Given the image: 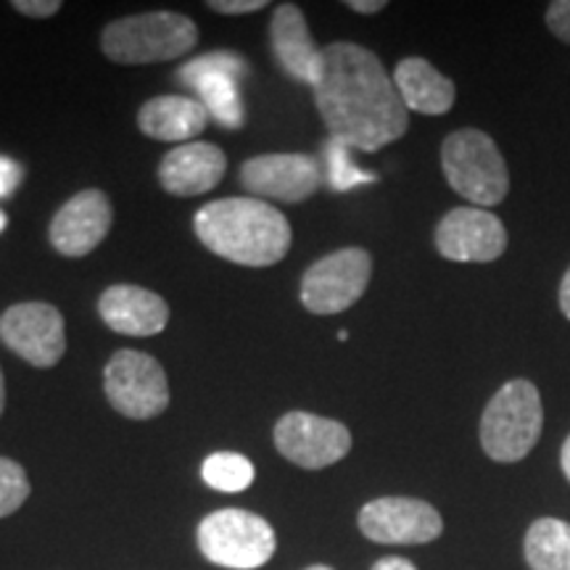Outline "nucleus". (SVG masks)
Wrapping results in <instances>:
<instances>
[{
    "label": "nucleus",
    "mask_w": 570,
    "mask_h": 570,
    "mask_svg": "<svg viewBox=\"0 0 570 570\" xmlns=\"http://www.w3.org/2000/svg\"><path fill=\"white\" fill-rule=\"evenodd\" d=\"M13 9H17L19 13H24V17L48 19V17H56V13L61 11V3L59 0H17V3H13Z\"/></svg>",
    "instance_id": "26"
},
{
    "label": "nucleus",
    "mask_w": 570,
    "mask_h": 570,
    "mask_svg": "<svg viewBox=\"0 0 570 570\" xmlns=\"http://www.w3.org/2000/svg\"><path fill=\"white\" fill-rule=\"evenodd\" d=\"M98 315L114 333L148 338L161 333L169 323V306L159 294L140 285H111L98 298Z\"/></svg>",
    "instance_id": "17"
},
{
    "label": "nucleus",
    "mask_w": 570,
    "mask_h": 570,
    "mask_svg": "<svg viewBox=\"0 0 570 570\" xmlns=\"http://www.w3.org/2000/svg\"><path fill=\"white\" fill-rule=\"evenodd\" d=\"M523 554L531 570H570V523L560 518L533 520Z\"/></svg>",
    "instance_id": "21"
},
{
    "label": "nucleus",
    "mask_w": 570,
    "mask_h": 570,
    "mask_svg": "<svg viewBox=\"0 0 570 570\" xmlns=\"http://www.w3.org/2000/svg\"><path fill=\"white\" fill-rule=\"evenodd\" d=\"M111 407L132 420H151L169 407L167 373L151 354L119 348L104 373Z\"/></svg>",
    "instance_id": "8"
},
{
    "label": "nucleus",
    "mask_w": 570,
    "mask_h": 570,
    "mask_svg": "<svg viewBox=\"0 0 570 570\" xmlns=\"http://www.w3.org/2000/svg\"><path fill=\"white\" fill-rule=\"evenodd\" d=\"M560 312L570 320V267L560 283Z\"/></svg>",
    "instance_id": "31"
},
{
    "label": "nucleus",
    "mask_w": 570,
    "mask_h": 570,
    "mask_svg": "<svg viewBox=\"0 0 570 570\" xmlns=\"http://www.w3.org/2000/svg\"><path fill=\"white\" fill-rule=\"evenodd\" d=\"M202 475L206 487L235 494V491H246L254 483V465L244 454L217 452L204 460Z\"/></svg>",
    "instance_id": "22"
},
{
    "label": "nucleus",
    "mask_w": 570,
    "mask_h": 570,
    "mask_svg": "<svg viewBox=\"0 0 570 570\" xmlns=\"http://www.w3.org/2000/svg\"><path fill=\"white\" fill-rule=\"evenodd\" d=\"M0 341L32 367H53L67 352L61 312L46 302L13 304L0 315Z\"/></svg>",
    "instance_id": "11"
},
{
    "label": "nucleus",
    "mask_w": 570,
    "mask_h": 570,
    "mask_svg": "<svg viewBox=\"0 0 570 570\" xmlns=\"http://www.w3.org/2000/svg\"><path fill=\"white\" fill-rule=\"evenodd\" d=\"M362 537L375 544H431L444 533L433 504L412 497H381L360 510Z\"/></svg>",
    "instance_id": "12"
},
{
    "label": "nucleus",
    "mask_w": 570,
    "mask_h": 570,
    "mask_svg": "<svg viewBox=\"0 0 570 570\" xmlns=\"http://www.w3.org/2000/svg\"><path fill=\"white\" fill-rule=\"evenodd\" d=\"M275 547L273 525L248 510H217L198 525V550L214 566L233 570L262 568L275 554Z\"/></svg>",
    "instance_id": "6"
},
{
    "label": "nucleus",
    "mask_w": 570,
    "mask_h": 570,
    "mask_svg": "<svg viewBox=\"0 0 570 570\" xmlns=\"http://www.w3.org/2000/svg\"><path fill=\"white\" fill-rule=\"evenodd\" d=\"M194 225L209 252L244 267H273L291 248L288 219L262 198H219L198 209Z\"/></svg>",
    "instance_id": "2"
},
{
    "label": "nucleus",
    "mask_w": 570,
    "mask_h": 570,
    "mask_svg": "<svg viewBox=\"0 0 570 570\" xmlns=\"http://www.w3.org/2000/svg\"><path fill=\"white\" fill-rule=\"evenodd\" d=\"M394 85L407 111L425 114V117L446 114L454 106V98H458L454 82L420 56H410V59L396 63Z\"/></svg>",
    "instance_id": "20"
},
{
    "label": "nucleus",
    "mask_w": 570,
    "mask_h": 570,
    "mask_svg": "<svg viewBox=\"0 0 570 570\" xmlns=\"http://www.w3.org/2000/svg\"><path fill=\"white\" fill-rule=\"evenodd\" d=\"M373 277V256L365 248H338L323 256L302 277V304L312 315H338L360 302Z\"/></svg>",
    "instance_id": "7"
},
{
    "label": "nucleus",
    "mask_w": 570,
    "mask_h": 570,
    "mask_svg": "<svg viewBox=\"0 0 570 570\" xmlns=\"http://www.w3.org/2000/svg\"><path fill=\"white\" fill-rule=\"evenodd\" d=\"M441 169L454 194L479 209L502 204L510 194V173L494 138L473 127L452 132L441 146Z\"/></svg>",
    "instance_id": "5"
},
{
    "label": "nucleus",
    "mask_w": 570,
    "mask_h": 570,
    "mask_svg": "<svg viewBox=\"0 0 570 570\" xmlns=\"http://www.w3.org/2000/svg\"><path fill=\"white\" fill-rule=\"evenodd\" d=\"M560 468H562V473H566V479L570 481V436L566 439V444H562V452H560Z\"/></svg>",
    "instance_id": "32"
},
{
    "label": "nucleus",
    "mask_w": 570,
    "mask_h": 570,
    "mask_svg": "<svg viewBox=\"0 0 570 570\" xmlns=\"http://www.w3.org/2000/svg\"><path fill=\"white\" fill-rule=\"evenodd\" d=\"M198 46L194 19L175 11H148L111 21L101 48L114 63H156L180 59Z\"/></svg>",
    "instance_id": "4"
},
{
    "label": "nucleus",
    "mask_w": 570,
    "mask_h": 570,
    "mask_svg": "<svg viewBox=\"0 0 570 570\" xmlns=\"http://www.w3.org/2000/svg\"><path fill=\"white\" fill-rule=\"evenodd\" d=\"M544 19L554 38L570 46V0H554V3L547 6Z\"/></svg>",
    "instance_id": "25"
},
{
    "label": "nucleus",
    "mask_w": 570,
    "mask_h": 570,
    "mask_svg": "<svg viewBox=\"0 0 570 570\" xmlns=\"http://www.w3.org/2000/svg\"><path fill=\"white\" fill-rule=\"evenodd\" d=\"M240 185L262 202L302 204L323 185V167L309 154H262L244 161Z\"/></svg>",
    "instance_id": "13"
},
{
    "label": "nucleus",
    "mask_w": 570,
    "mask_h": 570,
    "mask_svg": "<svg viewBox=\"0 0 570 570\" xmlns=\"http://www.w3.org/2000/svg\"><path fill=\"white\" fill-rule=\"evenodd\" d=\"M269 40H273L275 59L281 61L285 75L315 88L323 75V48L315 46L309 24L296 3L277 6L273 24H269Z\"/></svg>",
    "instance_id": "18"
},
{
    "label": "nucleus",
    "mask_w": 570,
    "mask_h": 570,
    "mask_svg": "<svg viewBox=\"0 0 570 570\" xmlns=\"http://www.w3.org/2000/svg\"><path fill=\"white\" fill-rule=\"evenodd\" d=\"M325 159H327V183L333 190H348L354 185L375 183L373 173H365L360 164L352 161V148L344 146L341 140H333L325 146Z\"/></svg>",
    "instance_id": "23"
},
{
    "label": "nucleus",
    "mask_w": 570,
    "mask_h": 570,
    "mask_svg": "<svg viewBox=\"0 0 570 570\" xmlns=\"http://www.w3.org/2000/svg\"><path fill=\"white\" fill-rule=\"evenodd\" d=\"M370 570H417L407 558H381Z\"/></svg>",
    "instance_id": "29"
},
{
    "label": "nucleus",
    "mask_w": 570,
    "mask_h": 570,
    "mask_svg": "<svg viewBox=\"0 0 570 570\" xmlns=\"http://www.w3.org/2000/svg\"><path fill=\"white\" fill-rule=\"evenodd\" d=\"M114 223V209L104 190H82L56 212L51 223V246L63 256H88L104 244Z\"/></svg>",
    "instance_id": "15"
},
{
    "label": "nucleus",
    "mask_w": 570,
    "mask_h": 570,
    "mask_svg": "<svg viewBox=\"0 0 570 570\" xmlns=\"http://www.w3.org/2000/svg\"><path fill=\"white\" fill-rule=\"evenodd\" d=\"M6 223H9V219H6V214H3V209H0V233L6 230Z\"/></svg>",
    "instance_id": "34"
},
{
    "label": "nucleus",
    "mask_w": 570,
    "mask_h": 570,
    "mask_svg": "<svg viewBox=\"0 0 570 570\" xmlns=\"http://www.w3.org/2000/svg\"><path fill=\"white\" fill-rule=\"evenodd\" d=\"M275 446L294 465L320 470L336 465L352 452V433L338 420L296 410L277 420Z\"/></svg>",
    "instance_id": "9"
},
{
    "label": "nucleus",
    "mask_w": 570,
    "mask_h": 570,
    "mask_svg": "<svg viewBox=\"0 0 570 570\" xmlns=\"http://www.w3.org/2000/svg\"><path fill=\"white\" fill-rule=\"evenodd\" d=\"M312 90L331 138L352 151L375 154L407 132L410 111L394 77L356 42L323 48V75Z\"/></svg>",
    "instance_id": "1"
},
{
    "label": "nucleus",
    "mask_w": 570,
    "mask_h": 570,
    "mask_svg": "<svg viewBox=\"0 0 570 570\" xmlns=\"http://www.w3.org/2000/svg\"><path fill=\"white\" fill-rule=\"evenodd\" d=\"M30 497V479L24 468L9 458H0V518H9Z\"/></svg>",
    "instance_id": "24"
},
{
    "label": "nucleus",
    "mask_w": 570,
    "mask_h": 570,
    "mask_svg": "<svg viewBox=\"0 0 570 570\" xmlns=\"http://www.w3.org/2000/svg\"><path fill=\"white\" fill-rule=\"evenodd\" d=\"M209 125L204 104L190 96H159L142 104L138 111V127L142 135L164 142H190Z\"/></svg>",
    "instance_id": "19"
},
{
    "label": "nucleus",
    "mask_w": 570,
    "mask_h": 570,
    "mask_svg": "<svg viewBox=\"0 0 570 570\" xmlns=\"http://www.w3.org/2000/svg\"><path fill=\"white\" fill-rule=\"evenodd\" d=\"M21 183V167L9 156H0V198L13 196Z\"/></svg>",
    "instance_id": "27"
},
{
    "label": "nucleus",
    "mask_w": 570,
    "mask_h": 570,
    "mask_svg": "<svg viewBox=\"0 0 570 570\" xmlns=\"http://www.w3.org/2000/svg\"><path fill=\"white\" fill-rule=\"evenodd\" d=\"M6 410V377H3V370H0V415H3Z\"/></svg>",
    "instance_id": "33"
},
{
    "label": "nucleus",
    "mask_w": 570,
    "mask_h": 570,
    "mask_svg": "<svg viewBox=\"0 0 570 570\" xmlns=\"http://www.w3.org/2000/svg\"><path fill=\"white\" fill-rule=\"evenodd\" d=\"M304 570H333L331 566H309V568H304Z\"/></svg>",
    "instance_id": "35"
},
{
    "label": "nucleus",
    "mask_w": 570,
    "mask_h": 570,
    "mask_svg": "<svg viewBox=\"0 0 570 570\" xmlns=\"http://www.w3.org/2000/svg\"><path fill=\"white\" fill-rule=\"evenodd\" d=\"M508 230L504 223L479 206H458L436 225V252L449 262L487 265L504 254Z\"/></svg>",
    "instance_id": "14"
},
{
    "label": "nucleus",
    "mask_w": 570,
    "mask_h": 570,
    "mask_svg": "<svg viewBox=\"0 0 570 570\" xmlns=\"http://www.w3.org/2000/svg\"><path fill=\"white\" fill-rule=\"evenodd\" d=\"M346 6L356 13H377L386 9V0H348Z\"/></svg>",
    "instance_id": "30"
},
{
    "label": "nucleus",
    "mask_w": 570,
    "mask_h": 570,
    "mask_svg": "<svg viewBox=\"0 0 570 570\" xmlns=\"http://www.w3.org/2000/svg\"><path fill=\"white\" fill-rule=\"evenodd\" d=\"M541 428L544 407L539 389L525 377H515L489 399L481 415V446L494 462L512 465L533 452Z\"/></svg>",
    "instance_id": "3"
},
{
    "label": "nucleus",
    "mask_w": 570,
    "mask_h": 570,
    "mask_svg": "<svg viewBox=\"0 0 570 570\" xmlns=\"http://www.w3.org/2000/svg\"><path fill=\"white\" fill-rule=\"evenodd\" d=\"M246 61L233 51H212L194 59L177 71L180 82L196 92L209 117L227 130H238L246 122L238 82L246 77Z\"/></svg>",
    "instance_id": "10"
},
{
    "label": "nucleus",
    "mask_w": 570,
    "mask_h": 570,
    "mask_svg": "<svg viewBox=\"0 0 570 570\" xmlns=\"http://www.w3.org/2000/svg\"><path fill=\"white\" fill-rule=\"evenodd\" d=\"M227 156L219 146L204 140L183 142L164 156L159 164V183L173 196H204L217 188L225 177Z\"/></svg>",
    "instance_id": "16"
},
{
    "label": "nucleus",
    "mask_w": 570,
    "mask_h": 570,
    "mask_svg": "<svg viewBox=\"0 0 570 570\" xmlns=\"http://www.w3.org/2000/svg\"><path fill=\"white\" fill-rule=\"evenodd\" d=\"M265 6V0H209V9L219 13H254Z\"/></svg>",
    "instance_id": "28"
}]
</instances>
